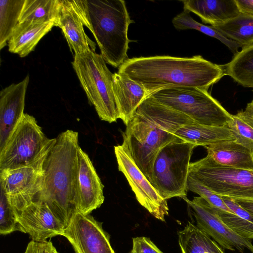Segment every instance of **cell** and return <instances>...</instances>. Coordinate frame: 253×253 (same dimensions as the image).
<instances>
[{
	"label": "cell",
	"instance_id": "obj_30",
	"mask_svg": "<svg viewBox=\"0 0 253 253\" xmlns=\"http://www.w3.org/2000/svg\"><path fill=\"white\" fill-rule=\"evenodd\" d=\"M212 207L221 220L234 232L244 238L253 239V222L235 213Z\"/></svg>",
	"mask_w": 253,
	"mask_h": 253
},
{
	"label": "cell",
	"instance_id": "obj_36",
	"mask_svg": "<svg viewBox=\"0 0 253 253\" xmlns=\"http://www.w3.org/2000/svg\"><path fill=\"white\" fill-rule=\"evenodd\" d=\"M234 200L239 205L247 210L253 216V200L242 199Z\"/></svg>",
	"mask_w": 253,
	"mask_h": 253
},
{
	"label": "cell",
	"instance_id": "obj_15",
	"mask_svg": "<svg viewBox=\"0 0 253 253\" xmlns=\"http://www.w3.org/2000/svg\"><path fill=\"white\" fill-rule=\"evenodd\" d=\"M21 232L29 235L32 241L45 242L48 238L61 235L64 227L46 203L37 199L17 217Z\"/></svg>",
	"mask_w": 253,
	"mask_h": 253
},
{
	"label": "cell",
	"instance_id": "obj_14",
	"mask_svg": "<svg viewBox=\"0 0 253 253\" xmlns=\"http://www.w3.org/2000/svg\"><path fill=\"white\" fill-rule=\"evenodd\" d=\"M103 188L88 155L80 147L77 155L75 183L78 211L86 215L99 208L104 201Z\"/></svg>",
	"mask_w": 253,
	"mask_h": 253
},
{
	"label": "cell",
	"instance_id": "obj_29",
	"mask_svg": "<svg viewBox=\"0 0 253 253\" xmlns=\"http://www.w3.org/2000/svg\"><path fill=\"white\" fill-rule=\"evenodd\" d=\"M232 117L226 126L237 142L253 151V120L245 110L232 115Z\"/></svg>",
	"mask_w": 253,
	"mask_h": 253
},
{
	"label": "cell",
	"instance_id": "obj_28",
	"mask_svg": "<svg viewBox=\"0 0 253 253\" xmlns=\"http://www.w3.org/2000/svg\"><path fill=\"white\" fill-rule=\"evenodd\" d=\"M172 23L177 30L194 29L218 40L226 45L234 55L239 51V48L241 47L236 42L226 38L211 26H206L195 20L191 17L190 12L187 10L183 9V11L175 16Z\"/></svg>",
	"mask_w": 253,
	"mask_h": 253
},
{
	"label": "cell",
	"instance_id": "obj_11",
	"mask_svg": "<svg viewBox=\"0 0 253 253\" xmlns=\"http://www.w3.org/2000/svg\"><path fill=\"white\" fill-rule=\"evenodd\" d=\"M119 170L126 178L139 203L158 219L165 221L169 214L167 200L163 198L120 145L114 146Z\"/></svg>",
	"mask_w": 253,
	"mask_h": 253
},
{
	"label": "cell",
	"instance_id": "obj_20",
	"mask_svg": "<svg viewBox=\"0 0 253 253\" xmlns=\"http://www.w3.org/2000/svg\"><path fill=\"white\" fill-rule=\"evenodd\" d=\"M183 9L198 16L205 24L214 26L238 16L235 0H184Z\"/></svg>",
	"mask_w": 253,
	"mask_h": 253
},
{
	"label": "cell",
	"instance_id": "obj_5",
	"mask_svg": "<svg viewBox=\"0 0 253 253\" xmlns=\"http://www.w3.org/2000/svg\"><path fill=\"white\" fill-rule=\"evenodd\" d=\"M72 66L88 100L100 119L109 123L119 119L113 92V74L100 54L94 51L75 54Z\"/></svg>",
	"mask_w": 253,
	"mask_h": 253
},
{
	"label": "cell",
	"instance_id": "obj_7",
	"mask_svg": "<svg viewBox=\"0 0 253 253\" xmlns=\"http://www.w3.org/2000/svg\"><path fill=\"white\" fill-rule=\"evenodd\" d=\"M196 146L178 137L158 153L150 182L164 199L186 196L190 160Z\"/></svg>",
	"mask_w": 253,
	"mask_h": 253
},
{
	"label": "cell",
	"instance_id": "obj_22",
	"mask_svg": "<svg viewBox=\"0 0 253 253\" xmlns=\"http://www.w3.org/2000/svg\"><path fill=\"white\" fill-rule=\"evenodd\" d=\"M175 135L195 145L206 146L223 140H235L227 126H209L193 123L180 127Z\"/></svg>",
	"mask_w": 253,
	"mask_h": 253
},
{
	"label": "cell",
	"instance_id": "obj_23",
	"mask_svg": "<svg viewBox=\"0 0 253 253\" xmlns=\"http://www.w3.org/2000/svg\"><path fill=\"white\" fill-rule=\"evenodd\" d=\"M178 236L182 253H225L217 243L190 221Z\"/></svg>",
	"mask_w": 253,
	"mask_h": 253
},
{
	"label": "cell",
	"instance_id": "obj_35",
	"mask_svg": "<svg viewBox=\"0 0 253 253\" xmlns=\"http://www.w3.org/2000/svg\"><path fill=\"white\" fill-rule=\"evenodd\" d=\"M240 13L253 15V0H235Z\"/></svg>",
	"mask_w": 253,
	"mask_h": 253
},
{
	"label": "cell",
	"instance_id": "obj_26",
	"mask_svg": "<svg viewBox=\"0 0 253 253\" xmlns=\"http://www.w3.org/2000/svg\"><path fill=\"white\" fill-rule=\"evenodd\" d=\"M61 0H25L19 23L42 21L57 26Z\"/></svg>",
	"mask_w": 253,
	"mask_h": 253
},
{
	"label": "cell",
	"instance_id": "obj_2",
	"mask_svg": "<svg viewBox=\"0 0 253 253\" xmlns=\"http://www.w3.org/2000/svg\"><path fill=\"white\" fill-rule=\"evenodd\" d=\"M118 73L141 84L148 96L166 88L195 87L206 89L218 82L225 71L201 55L179 57L156 55L128 58Z\"/></svg>",
	"mask_w": 253,
	"mask_h": 253
},
{
	"label": "cell",
	"instance_id": "obj_17",
	"mask_svg": "<svg viewBox=\"0 0 253 253\" xmlns=\"http://www.w3.org/2000/svg\"><path fill=\"white\" fill-rule=\"evenodd\" d=\"M29 76L0 92V150L23 115Z\"/></svg>",
	"mask_w": 253,
	"mask_h": 253
},
{
	"label": "cell",
	"instance_id": "obj_3",
	"mask_svg": "<svg viewBox=\"0 0 253 253\" xmlns=\"http://www.w3.org/2000/svg\"><path fill=\"white\" fill-rule=\"evenodd\" d=\"M78 133L66 130L56 137L44 160L42 191L38 198L45 202L65 228L78 211L75 183Z\"/></svg>",
	"mask_w": 253,
	"mask_h": 253
},
{
	"label": "cell",
	"instance_id": "obj_16",
	"mask_svg": "<svg viewBox=\"0 0 253 253\" xmlns=\"http://www.w3.org/2000/svg\"><path fill=\"white\" fill-rule=\"evenodd\" d=\"M84 26L79 0H61L56 26L61 29L75 54L95 52L96 44L86 34Z\"/></svg>",
	"mask_w": 253,
	"mask_h": 253
},
{
	"label": "cell",
	"instance_id": "obj_9",
	"mask_svg": "<svg viewBox=\"0 0 253 253\" xmlns=\"http://www.w3.org/2000/svg\"><path fill=\"white\" fill-rule=\"evenodd\" d=\"M188 176L220 196L253 200V171L219 165L207 155L190 163Z\"/></svg>",
	"mask_w": 253,
	"mask_h": 253
},
{
	"label": "cell",
	"instance_id": "obj_37",
	"mask_svg": "<svg viewBox=\"0 0 253 253\" xmlns=\"http://www.w3.org/2000/svg\"><path fill=\"white\" fill-rule=\"evenodd\" d=\"M245 111L253 120V100L247 104Z\"/></svg>",
	"mask_w": 253,
	"mask_h": 253
},
{
	"label": "cell",
	"instance_id": "obj_13",
	"mask_svg": "<svg viewBox=\"0 0 253 253\" xmlns=\"http://www.w3.org/2000/svg\"><path fill=\"white\" fill-rule=\"evenodd\" d=\"M62 236L70 243L75 253H115L102 222L90 214L77 211Z\"/></svg>",
	"mask_w": 253,
	"mask_h": 253
},
{
	"label": "cell",
	"instance_id": "obj_1",
	"mask_svg": "<svg viewBox=\"0 0 253 253\" xmlns=\"http://www.w3.org/2000/svg\"><path fill=\"white\" fill-rule=\"evenodd\" d=\"M193 123H196L186 114L148 96L126 125L122 146L150 181L159 152L178 138L177 130Z\"/></svg>",
	"mask_w": 253,
	"mask_h": 253
},
{
	"label": "cell",
	"instance_id": "obj_4",
	"mask_svg": "<svg viewBox=\"0 0 253 253\" xmlns=\"http://www.w3.org/2000/svg\"><path fill=\"white\" fill-rule=\"evenodd\" d=\"M84 25L92 33L106 63L119 68L127 59L131 20L124 0H80Z\"/></svg>",
	"mask_w": 253,
	"mask_h": 253
},
{
	"label": "cell",
	"instance_id": "obj_32",
	"mask_svg": "<svg viewBox=\"0 0 253 253\" xmlns=\"http://www.w3.org/2000/svg\"><path fill=\"white\" fill-rule=\"evenodd\" d=\"M187 188L188 190L199 195L212 207L233 212L226 206L220 196L215 194L199 181L189 176L187 181Z\"/></svg>",
	"mask_w": 253,
	"mask_h": 253
},
{
	"label": "cell",
	"instance_id": "obj_25",
	"mask_svg": "<svg viewBox=\"0 0 253 253\" xmlns=\"http://www.w3.org/2000/svg\"><path fill=\"white\" fill-rule=\"evenodd\" d=\"M222 66L225 75L244 87L253 88V44L242 48L229 62Z\"/></svg>",
	"mask_w": 253,
	"mask_h": 253
},
{
	"label": "cell",
	"instance_id": "obj_33",
	"mask_svg": "<svg viewBox=\"0 0 253 253\" xmlns=\"http://www.w3.org/2000/svg\"><path fill=\"white\" fill-rule=\"evenodd\" d=\"M132 248L130 253H164L148 237H134L132 238Z\"/></svg>",
	"mask_w": 253,
	"mask_h": 253
},
{
	"label": "cell",
	"instance_id": "obj_21",
	"mask_svg": "<svg viewBox=\"0 0 253 253\" xmlns=\"http://www.w3.org/2000/svg\"><path fill=\"white\" fill-rule=\"evenodd\" d=\"M54 26L55 24L52 22L36 21L19 23L8 42L9 51L21 57L27 56Z\"/></svg>",
	"mask_w": 253,
	"mask_h": 253
},
{
	"label": "cell",
	"instance_id": "obj_31",
	"mask_svg": "<svg viewBox=\"0 0 253 253\" xmlns=\"http://www.w3.org/2000/svg\"><path fill=\"white\" fill-rule=\"evenodd\" d=\"M16 231L21 232L16 215L0 189V234L5 235Z\"/></svg>",
	"mask_w": 253,
	"mask_h": 253
},
{
	"label": "cell",
	"instance_id": "obj_27",
	"mask_svg": "<svg viewBox=\"0 0 253 253\" xmlns=\"http://www.w3.org/2000/svg\"><path fill=\"white\" fill-rule=\"evenodd\" d=\"M25 0H0V49L8 43L19 22Z\"/></svg>",
	"mask_w": 253,
	"mask_h": 253
},
{
	"label": "cell",
	"instance_id": "obj_18",
	"mask_svg": "<svg viewBox=\"0 0 253 253\" xmlns=\"http://www.w3.org/2000/svg\"><path fill=\"white\" fill-rule=\"evenodd\" d=\"M113 89L119 119L126 125L148 93L141 84L118 72L113 74Z\"/></svg>",
	"mask_w": 253,
	"mask_h": 253
},
{
	"label": "cell",
	"instance_id": "obj_6",
	"mask_svg": "<svg viewBox=\"0 0 253 253\" xmlns=\"http://www.w3.org/2000/svg\"><path fill=\"white\" fill-rule=\"evenodd\" d=\"M56 141L43 133L35 118L24 113L0 150V171L34 165L44 160Z\"/></svg>",
	"mask_w": 253,
	"mask_h": 253
},
{
	"label": "cell",
	"instance_id": "obj_10",
	"mask_svg": "<svg viewBox=\"0 0 253 253\" xmlns=\"http://www.w3.org/2000/svg\"><path fill=\"white\" fill-rule=\"evenodd\" d=\"M45 159L32 166L0 171V189L17 218L23 210L38 198L42 191Z\"/></svg>",
	"mask_w": 253,
	"mask_h": 253
},
{
	"label": "cell",
	"instance_id": "obj_19",
	"mask_svg": "<svg viewBox=\"0 0 253 253\" xmlns=\"http://www.w3.org/2000/svg\"><path fill=\"white\" fill-rule=\"evenodd\" d=\"M205 147L207 155L219 165L253 171V151L236 140H223Z\"/></svg>",
	"mask_w": 253,
	"mask_h": 253
},
{
	"label": "cell",
	"instance_id": "obj_8",
	"mask_svg": "<svg viewBox=\"0 0 253 253\" xmlns=\"http://www.w3.org/2000/svg\"><path fill=\"white\" fill-rule=\"evenodd\" d=\"M148 96L186 114L198 124L226 126L232 120V115L205 88L169 87L158 90Z\"/></svg>",
	"mask_w": 253,
	"mask_h": 253
},
{
	"label": "cell",
	"instance_id": "obj_12",
	"mask_svg": "<svg viewBox=\"0 0 253 253\" xmlns=\"http://www.w3.org/2000/svg\"><path fill=\"white\" fill-rule=\"evenodd\" d=\"M191 208L197 226L212 238L222 248L243 253L245 248L253 253V245L229 228L219 217L213 207L204 198L194 197L191 201L186 196L182 198Z\"/></svg>",
	"mask_w": 253,
	"mask_h": 253
},
{
	"label": "cell",
	"instance_id": "obj_34",
	"mask_svg": "<svg viewBox=\"0 0 253 253\" xmlns=\"http://www.w3.org/2000/svg\"><path fill=\"white\" fill-rule=\"evenodd\" d=\"M24 253H59L50 241L37 242L31 241Z\"/></svg>",
	"mask_w": 253,
	"mask_h": 253
},
{
	"label": "cell",
	"instance_id": "obj_24",
	"mask_svg": "<svg viewBox=\"0 0 253 253\" xmlns=\"http://www.w3.org/2000/svg\"><path fill=\"white\" fill-rule=\"evenodd\" d=\"M242 48L253 44V15L240 13L220 24L211 26Z\"/></svg>",
	"mask_w": 253,
	"mask_h": 253
}]
</instances>
